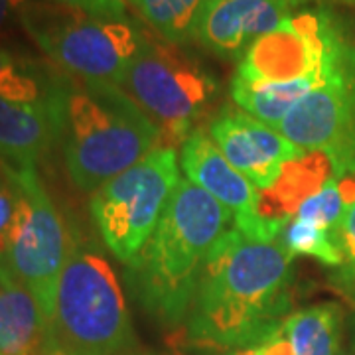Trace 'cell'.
<instances>
[{
	"label": "cell",
	"mask_w": 355,
	"mask_h": 355,
	"mask_svg": "<svg viewBox=\"0 0 355 355\" xmlns=\"http://www.w3.org/2000/svg\"><path fill=\"white\" fill-rule=\"evenodd\" d=\"M342 308L318 304L302 308L286 318L282 330L294 355H338L342 343Z\"/></svg>",
	"instance_id": "ac0fdd59"
},
{
	"label": "cell",
	"mask_w": 355,
	"mask_h": 355,
	"mask_svg": "<svg viewBox=\"0 0 355 355\" xmlns=\"http://www.w3.org/2000/svg\"><path fill=\"white\" fill-rule=\"evenodd\" d=\"M331 2H340V4H349V6H355V0H331Z\"/></svg>",
	"instance_id": "83f0119b"
},
{
	"label": "cell",
	"mask_w": 355,
	"mask_h": 355,
	"mask_svg": "<svg viewBox=\"0 0 355 355\" xmlns=\"http://www.w3.org/2000/svg\"><path fill=\"white\" fill-rule=\"evenodd\" d=\"M302 153H324L336 178L355 176V46L345 42L326 76L277 127Z\"/></svg>",
	"instance_id": "9c48e42d"
},
{
	"label": "cell",
	"mask_w": 355,
	"mask_h": 355,
	"mask_svg": "<svg viewBox=\"0 0 355 355\" xmlns=\"http://www.w3.org/2000/svg\"><path fill=\"white\" fill-rule=\"evenodd\" d=\"M292 257L279 239L231 225L217 243L186 320L188 340L237 349L266 340L291 316Z\"/></svg>",
	"instance_id": "6da1fadb"
},
{
	"label": "cell",
	"mask_w": 355,
	"mask_h": 355,
	"mask_svg": "<svg viewBox=\"0 0 355 355\" xmlns=\"http://www.w3.org/2000/svg\"><path fill=\"white\" fill-rule=\"evenodd\" d=\"M60 140L71 182L91 193L162 146L153 119L123 89L85 81H65Z\"/></svg>",
	"instance_id": "3957f363"
},
{
	"label": "cell",
	"mask_w": 355,
	"mask_h": 355,
	"mask_svg": "<svg viewBox=\"0 0 355 355\" xmlns=\"http://www.w3.org/2000/svg\"><path fill=\"white\" fill-rule=\"evenodd\" d=\"M180 180L176 150L160 146L91 193V217L116 261L130 265L139 257Z\"/></svg>",
	"instance_id": "8992f818"
},
{
	"label": "cell",
	"mask_w": 355,
	"mask_h": 355,
	"mask_svg": "<svg viewBox=\"0 0 355 355\" xmlns=\"http://www.w3.org/2000/svg\"><path fill=\"white\" fill-rule=\"evenodd\" d=\"M347 38L328 10H304L254 40L235 77L253 83H291L324 73Z\"/></svg>",
	"instance_id": "30bf717a"
},
{
	"label": "cell",
	"mask_w": 355,
	"mask_h": 355,
	"mask_svg": "<svg viewBox=\"0 0 355 355\" xmlns=\"http://www.w3.org/2000/svg\"><path fill=\"white\" fill-rule=\"evenodd\" d=\"M298 4V0H211L198 42L217 58L241 60L254 40L284 24Z\"/></svg>",
	"instance_id": "5bb4252c"
},
{
	"label": "cell",
	"mask_w": 355,
	"mask_h": 355,
	"mask_svg": "<svg viewBox=\"0 0 355 355\" xmlns=\"http://www.w3.org/2000/svg\"><path fill=\"white\" fill-rule=\"evenodd\" d=\"M65 81L46 99L22 101L0 95V168L6 172L36 170L38 162L62 139Z\"/></svg>",
	"instance_id": "4fadbf2b"
},
{
	"label": "cell",
	"mask_w": 355,
	"mask_h": 355,
	"mask_svg": "<svg viewBox=\"0 0 355 355\" xmlns=\"http://www.w3.org/2000/svg\"><path fill=\"white\" fill-rule=\"evenodd\" d=\"M140 355H148V354H140Z\"/></svg>",
	"instance_id": "4dcf8cb0"
},
{
	"label": "cell",
	"mask_w": 355,
	"mask_h": 355,
	"mask_svg": "<svg viewBox=\"0 0 355 355\" xmlns=\"http://www.w3.org/2000/svg\"><path fill=\"white\" fill-rule=\"evenodd\" d=\"M298 2H300V0H298Z\"/></svg>",
	"instance_id": "1f68e13d"
},
{
	"label": "cell",
	"mask_w": 355,
	"mask_h": 355,
	"mask_svg": "<svg viewBox=\"0 0 355 355\" xmlns=\"http://www.w3.org/2000/svg\"><path fill=\"white\" fill-rule=\"evenodd\" d=\"M18 203H20V191L10 178L0 172V261L4 259L8 249V241L18 214Z\"/></svg>",
	"instance_id": "7402d4cb"
},
{
	"label": "cell",
	"mask_w": 355,
	"mask_h": 355,
	"mask_svg": "<svg viewBox=\"0 0 355 355\" xmlns=\"http://www.w3.org/2000/svg\"><path fill=\"white\" fill-rule=\"evenodd\" d=\"M219 150L259 191L270 188L286 162L304 156L277 128L254 119L243 109L223 107L207 128Z\"/></svg>",
	"instance_id": "8fae6325"
},
{
	"label": "cell",
	"mask_w": 355,
	"mask_h": 355,
	"mask_svg": "<svg viewBox=\"0 0 355 355\" xmlns=\"http://www.w3.org/2000/svg\"><path fill=\"white\" fill-rule=\"evenodd\" d=\"M0 355H51L48 322L34 294L0 261Z\"/></svg>",
	"instance_id": "2e32d148"
},
{
	"label": "cell",
	"mask_w": 355,
	"mask_h": 355,
	"mask_svg": "<svg viewBox=\"0 0 355 355\" xmlns=\"http://www.w3.org/2000/svg\"><path fill=\"white\" fill-rule=\"evenodd\" d=\"M336 178L334 164L324 153H306L286 162L277 182L259 191L257 217L272 237H280L300 205L312 198L328 180Z\"/></svg>",
	"instance_id": "9a60e30c"
},
{
	"label": "cell",
	"mask_w": 355,
	"mask_h": 355,
	"mask_svg": "<svg viewBox=\"0 0 355 355\" xmlns=\"http://www.w3.org/2000/svg\"><path fill=\"white\" fill-rule=\"evenodd\" d=\"M2 172L20 191L12 235L2 261L34 294L48 322L73 239L67 235L64 219L46 193L38 170Z\"/></svg>",
	"instance_id": "ba28073f"
},
{
	"label": "cell",
	"mask_w": 355,
	"mask_h": 355,
	"mask_svg": "<svg viewBox=\"0 0 355 355\" xmlns=\"http://www.w3.org/2000/svg\"><path fill=\"white\" fill-rule=\"evenodd\" d=\"M53 2L71 6L81 12L99 16V18H127L125 0H53Z\"/></svg>",
	"instance_id": "603a6c76"
},
{
	"label": "cell",
	"mask_w": 355,
	"mask_h": 355,
	"mask_svg": "<svg viewBox=\"0 0 355 355\" xmlns=\"http://www.w3.org/2000/svg\"><path fill=\"white\" fill-rule=\"evenodd\" d=\"M279 241L286 249V253L294 257H312L320 263L340 268L343 263L340 247L336 243V235L326 229L314 227L302 221L292 219L286 227L282 229Z\"/></svg>",
	"instance_id": "ffe728a7"
},
{
	"label": "cell",
	"mask_w": 355,
	"mask_h": 355,
	"mask_svg": "<svg viewBox=\"0 0 355 355\" xmlns=\"http://www.w3.org/2000/svg\"><path fill=\"white\" fill-rule=\"evenodd\" d=\"M16 67H18L16 58H14L10 51L4 50V48L0 46V79H2L4 76H8V73L14 71Z\"/></svg>",
	"instance_id": "484cf974"
},
{
	"label": "cell",
	"mask_w": 355,
	"mask_h": 355,
	"mask_svg": "<svg viewBox=\"0 0 355 355\" xmlns=\"http://www.w3.org/2000/svg\"><path fill=\"white\" fill-rule=\"evenodd\" d=\"M24 4H28V0H0V32L8 24L10 14L20 12Z\"/></svg>",
	"instance_id": "d4e9b609"
},
{
	"label": "cell",
	"mask_w": 355,
	"mask_h": 355,
	"mask_svg": "<svg viewBox=\"0 0 355 355\" xmlns=\"http://www.w3.org/2000/svg\"><path fill=\"white\" fill-rule=\"evenodd\" d=\"M119 87L153 119L164 148L182 146L188 140L217 93L216 79L205 69L174 48L148 38Z\"/></svg>",
	"instance_id": "52a82bcc"
},
{
	"label": "cell",
	"mask_w": 355,
	"mask_h": 355,
	"mask_svg": "<svg viewBox=\"0 0 355 355\" xmlns=\"http://www.w3.org/2000/svg\"><path fill=\"white\" fill-rule=\"evenodd\" d=\"M235 217L182 178L164 216L140 254L128 265L140 306L166 328L184 324L209 254Z\"/></svg>",
	"instance_id": "7a4b0ae2"
},
{
	"label": "cell",
	"mask_w": 355,
	"mask_h": 355,
	"mask_svg": "<svg viewBox=\"0 0 355 355\" xmlns=\"http://www.w3.org/2000/svg\"><path fill=\"white\" fill-rule=\"evenodd\" d=\"M326 71L320 76L306 77V79H298V81H291V83H253V81L233 76L231 97H233L235 105L241 107L245 113L263 121L268 127L277 128L284 121V116L291 113L292 107L300 101L310 89L316 87L322 81Z\"/></svg>",
	"instance_id": "e0dca14e"
},
{
	"label": "cell",
	"mask_w": 355,
	"mask_h": 355,
	"mask_svg": "<svg viewBox=\"0 0 355 355\" xmlns=\"http://www.w3.org/2000/svg\"><path fill=\"white\" fill-rule=\"evenodd\" d=\"M336 243L343 259L336 282L340 284V288L349 292L355 288V202L345 209L342 221L336 229Z\"/></svg>",
	"instance_id": "44dd1931"
},
{
	"label": "cell",
	"mask_w": 355,
	"mask_h": 355,
	"mask_svg": "<svg viewBox=\"0 0 355 355\" xmlns=\"http://www.w3.org/2000/svg\"><path fill=\"white\" fill-rule=\"evenodd\" d=\"M347 294H349V296H352V298H355V288H352V291L347 292Z\"/></svg>",
	"instance_id": "f1b7e54d"
},
{
	"label": "cell",
	"mask_w": 355,
	"mask_h": 355,
	"mask_svg": "<svg viewBox=\"0 0 355 355\" xmlns=\"http://www.w3.org/2000/svg\"><path fill=\"white\" fill-rule=\"evenodd\" d=\"M18 18L53 64L85 83L121 85L146 42L128 18H99L58 2H28Z\"/></svg>",
	"instance_id": "5b68a950"
},
{
	"label": "cell",
	"mask_w": 355,
	"mask_h": 355,
	"mask_svg": "<svg viewBox=\"0 0 355 355\" xmlns=\"http://www.w3.org/2000/svg\"><path fill=\"white\" fill-rule=\"evenodd\" d=\"M51 355H128L135 330L109 261L73 239L48 318Z\"/></svg>",
	"instance_id": "277c9868"
},
{
	"label": "cell",
	"mask_w": 355,
	"mask_h": 355,
	"mask_svg": "<svg viewBox=\"0 0 355 355\" xmlns=\"http://www.w3.org/2000/svg\"><path fill=\"white\" fill-rule=\"evenodd\" d=\"M170 46H188L198 40L211 0H125Z\"/></svg>",
	"instance_id": "d6986e66"
},
{
	"label": "cell",
	"mask_w": 355,
	"mask_h": 355,
	"mask_svg": "<svg viewBox=\"0 0 355 355\" xmlns=\"http://www.w3.org/2000/svg\"><path fill=\"white\" fill-rule=\"evenodd\" d=\"M257 347H259L261 355H294L291 342H288L286 334L282 330V326L275 334H270L266 340L257 343Z\"/></svg>",
	"instance_id": "cb8c5ba5"
},
{
	"label": "cell",
	"mask_w": 355,
	"mask_h": 355,
	"mask_svg": "<svg viewBox=\"0 0 355 355\" xmlns=\"http://www.w3.org/2000/svg\"><path fill=\"white\" fill-rule=\"evenodd\" d=\"M180 166L190 182L227 207L235 217V227L251 237L277 239L257 217L259 190L231 166L207 130L196 128L182 144Z\"/></svg>",
	"instance_id": "7c38bea8"
},
{
	"label": "cell",
	"mask_w": 355,
	"mask_h": 355,
	"mask_svg": "<svg viewBox=\"0 0 355 355\" xmlns=\"http://www.w3.org/2000/svg\"><path fill=\"white\" fill-rule=\"evenodd\" d=\"M338 355H345V354H343V352H340V354H338Z\"/></svg>",
	"instance_id": "f546056e"
},
{
	"label": "cell",
	"mask_w": 355,
	"mask_h": 355,
	"mask_svg": "<svg viewBox=\"0 0 355 355\" xmlns=\"http://www.w3.org/2000/svg\"><path fill=\"white\" fill-rule=\"evenodd\" d=\"M223 355H261L257 345H249V347H237V349H229Z\"/></svg>",
	"instance_id": "4316f807"
}]
</instances>
